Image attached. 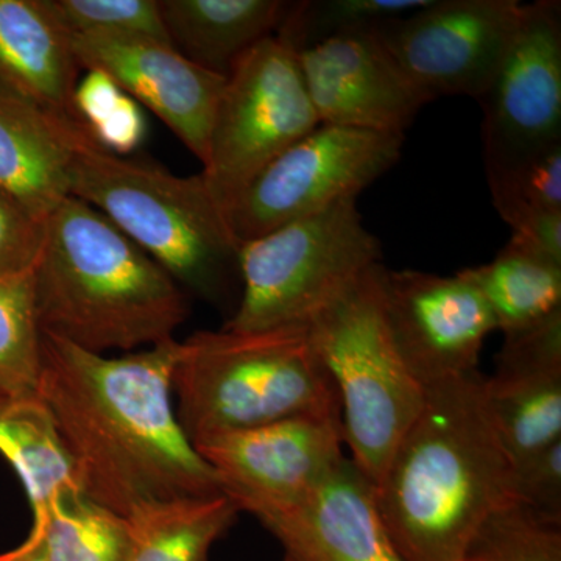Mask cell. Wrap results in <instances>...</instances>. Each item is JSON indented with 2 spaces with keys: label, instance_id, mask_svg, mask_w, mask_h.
Listing matches in <instances>:
<instances>
[{
  "label": "cell",
  "instance_id": "1",
  "mask_svg": "<svg viewBox=\"0 0 561 561\" xmlns=\"http://www.w3.org/2000/svg\"><path fill=\"white\" fill-rule=\"evenodd\" d=\"M180 351L172 339L110 356L43 332L39 400L81 493L124 518L150 502L224 494L176 416Z\"/></svg>",
  "mask_w": 561,
  "mask_h": 561
},
{
  "label": "cell",
  "instance_id": "2",
  "mask_svg": "<svg viewBox=\"0 0 561 561\" xmlns=\"http://www.w3.org/2000/svg\"><path fill=\"white\" fill-rule=\"evenodd\" d=\"M474 373L427 387L375 501L402 561H461L491 513L518 501L515 463Z\"/></svg>",
  "mask_w": 561,
  "mask_h": 561
},
{
  "label": "cell",
  "instance_id": "3",
  "mask_svg": "<svg viewBox=\"0 0 561 561\" xmlns=\"http://www.w3.org/2000/svg\"><path fill=\"white\" fill-rule=\"evenodd\" d=\"M33 286L41 331L91 353L172 341L190 313L183 287L72 195L44 220Z\"/></svg>",
  "mask_w": 561,
  "mask_h": 561
},
{
  "label": "cell",
  "instance_id": "4",
  "mask_svg": "<svg viewBox=\"0 0 561 561\" xmlns=\"http://www.w3.org/2000/svg\"><path fill=\"white\" fill-rule=\"evenodd\" d=\"M172 391L192 445L294 416L342 420L337 390L308 327L195 332L181 342Z\"/></svg>",
  "mask_w": 561,
  "mask_h": 561
},
{
  "label": "cell",
  "instance_id": "5",
  "mask_svg": "<svg viewBox=\"0 0 561 561\" xmlns=\"http://www.w3.org/2000/svg\"><path fill=\"white\" fill-rule=\"evenodd\" d=\"M70 195L88 203L158 262L184 290L221 301L239 276V243L201 173L117 157L84 136Z\"/></svg>",
  "mask_w": 561,
  "mask_h": 561
},
{
  "label": "cell",
  "instance_id": "6",
  "mask_svg": "<svg viewBox=\"0 0 561 561\" xmlns=\"http://www.w3.org/2000/svg\"><path fill=\"white\" fill-rule=\"evenodd\" d=\"M382 272L371 267L306 324L341 400L350 459L373 485L426 398L387 323Z\"/></svg>",
  "mask_w": 561,
  "mask_h": 561
},
{
  "label": "cell",
  "instance_id": "7",
  "mask_svg": "<svg viewBox=\"0 0 561 561\" xmlns=\"http://www.w3.org/2000/svg\"><path fill=\"white\" fill-rule=\"evenodd\" d=\"M238 257L241 300L224 328L265 331L306 327L381 264V243L350 198L241 243Z\"/></svg>",
  "mask_w": 561,
  "mask_h": 561
},
{
  "label": "cell",
  "instance_id": "8",
  "mask_svg": "<svg viewBox=\"0 0 561 561\" xmlns=\"http://www.w3.org/2000/svg\"><path fill=\"white\" fill-rule=\"evenodd\" d=\"M320 125L294 49L273 35L228 73L201 175L221 208L254 176Z\"/></svg>",
  "mask_w": 561,
  "mask_h": 561
},
{
  "label": "cell",
  "instance_id": "9",
  "mask_svg": "<svg viewBox=\"0 0 561 561\" xmlns=\"http://www.w3.org/2000/svg\"><path fill=\"white\" fill-rule=\"evenodd\" d=\"M405 136L320 124L268 162L225 209L236 242L357 198L401 158Z\"/></svg>",
  "mask_w": 561,
  "mask_h": 561
},
{
  "label": "cell",
  "instance_id": "10",
  "mask_svg": "<svg viewBox=\"0 0 561 561\" xmlns=\"http://www.w3.org/2000/svg\"><path fill=\"white\" fill-rule=\"evenodd\" d=\"M486 176L561 144V7L523 5L500 65L478 99Z\"/></svg>",
  "mask_w": 561,
  "mask_h": 561
},
{
  "label": "cell",
  "instance_id": "11",
  "mask_svg": "<svg viewBox=\"0 0 561 561\" xmlns=\"http://www.w3.org/2000/svg\"><path fill=\"white\" fill-rule=\"evenodd\" d=\"M523 3L518 0H431L423 9L376 25L402 72L435 101H478L500 65Z\"/></svg>",
  "mask_w": 561,
  "mask_h": 561
},
{
  "label": "cell",
  "instance_id": "12",
  "mask_svg": "<svg viewBox=\"0 0 561 561\" xmlns=\"http://www.w3.org/2000/svg\"><path fill=\"white\" fill-rule=\"evenodd\" d=\"M342 420L294 416L194 443L239 511L262 516L305 501L339 463Z\"/></svg>",
  "mask_w": 561,
  "mask_h": 561
},
{
  "label": "cell",
  "instance_id": "13",
  "mask_svg": "<svg viewBox=\"0 0 561 561\" xmlns=\"http://www.w3.org/2000/svg\"><path fill=\"white\" fill-rule=\"evenodd\" d=\"M382 295L393 341L424 389L479 371L483 343L496 323L468 280L457 273L383 267Z\"/></svg>",
  "mask_w": 561,
  "mask_h": 561
},
{
  "label": "cell",
  "instance_id": "14",
  "mask_svg": "<svg viewBox=\"0 0 561 561\" xmlns=\"http://www.w3.org/2000/svg\"><path fill=\"white\" fill-rule=\"evenodd\" d=\"M294 51L320 124L404 135L432 102L405 77L375 28Z\"/></svg>",
  "mask_w": 561,
  "mask_h": 561
},
{
  "label": "cell",
  "instance_id": "15",
  "mask_svg": "<svg viewBox=\"0 0 561 561\" xmlns=\"http://www.w3.org/2000/svg\"><path fill=\"white\" fill-rule=\"evenodd\" d=\"M69 38L81 69L108 73L125 94L153 111L205 164L210 128L227 77L201 68L161 41Z\"/></svg>",
  "mask_w": 561,
  "mask_h": 561
},
{
  "label": "cell",
  "instance_id": "16",
  "mask_svg": "<svg viewBox=\"0 0 561 561\" xmlns=\"http://www.w3.org/2000/svg\"><path fill=\"white\" fill-rule=\"evenodd\" d=\"M260 522L287 561H402L376 508L375 486L350 457L305 501Z\"/></svg>",
  "mask_w": 561,
  "mask_h": 561
},
{
  "label": "cell",
  "instance_id": "17",
  "mask_svg": "<svg viewBox=\"0 0 561 561\" xmlns=\"http://www.w3.org/2000/svg\"><path fill=\"white\" fill-rule=\"evenodd\" d=\"M504 335L486 408L513 463L561 438V312Z\"/></svg>",
  "mask_w": 561,
  "mask_h": 561
},
{
  "label": "cell",
  "instance_id": "18",
  "mask_svg": "<svg viewBox=\"0 0 561 561\" xmlns=\"http://www.w3.org/2000/svg\"><path fill=\"white\" fill-rule=\"evenodd\" d=\"M80 122L55 116L0 83V191L36 219L70 197Z\"/></svg>",
  "mask_w": 561,
  "mask_h": 561
},
{
  "label": "cell",
  "instance_id": "19",
  "mask_svg": "<svg viewBox=\"0 0 561 561\" xmlns=\"http://www.w3.org/2000/svg\"><path fill=\"white\" fill-rule=\"evenodd\" d=\"M80 70L68 33L43 0H0V83L55 116L77 121L72 98Z\"/></svg>",
  "mask_w": 561,
  "mask_h": 561
},
{
  "label": "cell",
  "instance_id": "20",
  "mask_svg": "<svg viewBox=\"0 0 561 561\" xmlns=\"http://www.w3.org/2000/svg\"><path fill=\"white\" fill-rule=\"evenodd\" d=\"M290 2L280 0H161L171 44L187 60L228 77L236 62L273 32Z\"/></svg>",
  "mask_w": 561,
  "mask_h": 561
},
{
  "label": "cell",
  "instance_id": "21",
  "mask_svg": "<svg viewBox=\"0 0 561 561\" xmlns=\"http://www.w3.org/2000/svg\"><path fill=\"white\" fill-rule=\"evenodd\" d=\"M0 454L27 493L32 526L58 501L81 493L72 460L39 397L0 400Z\"/></svg>",
  "mask_w": 561,
  "mask_h": 561
},
{
  "label": "cell",
  "instance_id": "22",
  "mask_svg": "<svg viewBox=\"0 0 561 561\" xmlns=\"http://www.w3.org/2000/svg\"><path fill=\"white\" fill-rule=\"evenodd\" d=\"M227 494L150 502L127 516V561H208L238 518Z\"/></svg>",
  "mask_w": 561,
  "mask_h": 561
},
{
  "label": "cell",
  "instance_id": "23",
  "mask_svg": "<svg viewBox=\"0 0 561 561\" xmlns=\"http://www.w3.org/2000/svg\"><path fill=\"white\" fill-rule=\"evenodd\" d=\"M457 275L481 294L502 334L526 330L561 312V267L511 242L489 264Z\"/></svg>",
  "mask_w": 561,
  "mask_h": 561
},
{
  "label": "cell",
  "instance_id": "24",
  "mask_svg": "<svg viewBox=\"0 0 561 561\" xmlns=\"http://www.w3.org/2000/svg\"><path fill=\"white\" fill-rule=\"evenodd\" d=\"M25 540L47 561H127L130 537L124 516L79 493L58 501Z\"/></svg>",
  "mask_w": 561,
  "mask_h": 561
},
{
  "label": "cell",
  "instance_id": "25",
  "mask_svg": "<svg viewBox=\"0 0 561 561\" xmlns=\"http://www.w3.org/2000/svg\"><path fill=\"white\" fill-rule=\"evenodd\" d=\"M43 331L32 271L0 278V394L38 397Z\"/></svg>",
  "mask_w": 561,
  "mask_h": 561
},
{
  "label": "cell",
  "instance_id": "26",
  "mask_svg": "<svg viewBox=\"0 0 561 561\" xmlns=\"http://www.w3.org/2000/svg\"><path fill=\"white\" fill-rule=\"evenodd\" d=\"M461 561H561V522L511 502L481 524Z\"/></svg>",
  "mask_w": 561,
  "mask_h": 561
},
{
  "label": "cell",
  "instance_id": "27",
  "mask_svg": "<svg viewBox=\"0 0 561 561\" xmlns=\"http://www.w3.org/2000/svg\"><path fill=\"white\" fill-rule=\"evenodd\" d=\"M431 0H306L290 2L278 38L294 50L342 33L368 31L426 7Z\"/></svg>",
  "mask_w": 561,
  "mask_h": 561
},
{
  "label": "cell",
  "instance_id": "28",
  "mask_svg": "<svg viewBox=\"0 0 561 561\" xmlns=\"http://www.w3.org/2000/svg\"><path fill=\"white\" fill-rule=\"evenodd\" d=\"M43 3L69 36L153 39L171 44L160 0H43Z\"/></svg>",
  "mask_w": 561,
  "mask_h": 561
},
{
  "label": "cell",
  "instance_id": "29",
  "mask_svg": "<svg viewBox=\"0 0 561 561\" xmlns=\"http://www.w3.org/2000/svg\"><path fill=\"white\" fill-rule=\"evenodd\" d=\"M489 186L494 208L511 228L530 214L561 210V144L491 176Z\"/></svg>",
  "mask_w": 561,
  "mask_h": 561
},
{
  "label": "cell",
  "instance_id": "30",
  "mask_svg": "<svg viewBox=\"0 0 561 561\" xmlns=\"http://www.w3.org/2000/svg\"><path fill=\"white\" fill-rule=\"evenodd\" d=\"M44 241V221L0 191V278L32 271Z\"/></svg>",
  "mask_w": 561,
  "mask_h": 561
},
{
  "label": "cell",
  "instance_id": "31",
  "mask_svg": "<svg viewBox=\"0 0 561 561\" xmlns=\"http://www.w3.org/2000/svg\"><path fill=\"white\" fill-rule=\"evenodd\" d=\"M516 497L561 522V438L515 465Z\"/></svg>",
  "mask_w": 561,
  "mask_h": 561
},
{
  "label": "cell",
  "instance_id": "32",
  "mask_svg": "<svg viewBox=\"0 0 561 561\" xmlns=\"http://www.w3.org/2000/svg\"><path fill=\"white\" fill-rule=\"evenodd\" d=\"M88 133L103 150L117 157H128L146 138L147 122L139 103L124 92L116 106L101 122L88 128Z\"/></svg>",
  "mask_w": 561,
  "mask_h": 561
},
{
  "label": "cell",
  "instance_id": "33",
  "mask_svg": "<svg viewBox=\"0 0 561 561\" xmlns=\"http://www.w3.org/2000/svg\"><path fill=\"white\" fill-rule=\"evenodd\" d=\"M512 245L561 267V210H542L512 227Z\"/></svg>",
  "mask_w": 561,
  "mask_h": 561
},
{
  "label": "cell",
  "instance_id": "34",
  "mask_svg": "<svg viewBox=\"0 0 561 561\" xmlns=\"http://www.w3.org/2000/svg\"><path fill=\"white\" fill-rule=\"evenodd\" d=\"M124 91L108 73L98 69H88L83 77L77 81L73 91L72 108L77 121L84 128L101 122L111 110L121 101Z\"/></svg>",
  "mask_w": 561,
  "mask_h": 561
},
{
  "label": "cell",
  "instance_id": "35",
  "mask_svg": "<svg viewBox=\"0 0 561 561\" xmlns=\"http://www.w3.org/2000/svg\"><path fill=\"white\" fill-rule=\"evenodd\" d=\"M0 561H47L38 546L25 540L18 548L0 553Z\"/></svg>",
  "mask_w": 561,
  "mask_h": 561
},
{
  "label": "cell",
  "instance_id": "36",
  "mask_svg": "<svg viewBox=\"0 0 561 561\" xmlns=\"http://www.w3.org/2000/svg\"><path fill=\"white\" fill-rule=\"evenodd\" d=\"M3 398H5V397H2V394H0V400H3Z\"/></svg>",
  "mask_w": 561,
  "mask_h": 561
},
{
  "label": "cell",
  "instance_id": "37",
  "mask_svg": "<svg viewBox=\"0 0 561 561\" xmlns=\"http://www.w3.org/2000/svg\"><path fill=\"white\" fill-rule=\"evenodd\" d=\"M283 561H287V560H283Z\"/></svg>",
  "mask_w": 561,
  "mask_h": 561
}]
</instances>
